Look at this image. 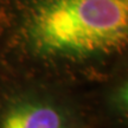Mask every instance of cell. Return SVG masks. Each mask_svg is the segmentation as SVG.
Returning <instances> with one entry per match:
<instances>
[{"instance_id":"2","label":"cell","mask_w":128,"mask_h":128,"mask_svg":"<svg viewBox=\"0 0 128 128\" xmlns=\"http://www.w3.org/2000/svg\"><path fill=\"white\" fill-rule=\"evenodd\" d=\"M71 116L57 102L37 95L19 96L0 115V128H70Z\"/></svg>"},{"instance_id":"3","label":"cell","mask_w":128,"mask_h":128,"mask_svg":"<svg viewBox=\"0 0 128 128\" xmlns=\"http://www.w3.org/2000/svg\"><path fill=\"white\" fill-rule=\"evenodd\" d=\"M110 104L121 115L127 114V84L121 83L110 95Z\"/></svg>"},{"instance_id":"1","label":"cell","mask_w":128,"mask_h":128,"mask_svg":"<svg viewBox=\"0 0 128 128\" xmlns=\"http://www.w3.org/2000/svg\"><path fill=\"white\" fill-rule=\"evenodd\" d=\"M25 52L44 64L95 63L128 42V0H33L24 16Z\"/></svg>"}]
</instances>
